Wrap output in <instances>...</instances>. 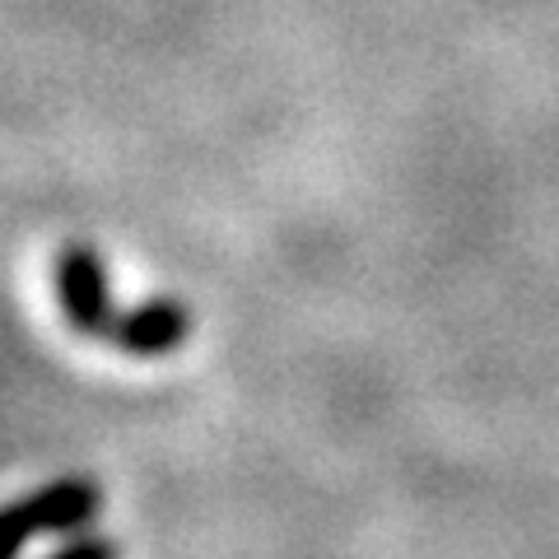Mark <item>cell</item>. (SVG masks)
Segmentation results:
<instances>
[{"label": "cell", "mask_w": 559, "mask_h": 559, "mask_svg": "<svg viewBox=\"0 0 559 559\" xmlns=\"http://www.w3.org/2000/svg\"><path fill=\"white\" fill-rule=\"evenodd\" d=\"M57 299L66 322L84 331V336H108L112 331L117 308H112L108 271H103V257L90 242H66L57 252Z\"/></svg>", "instance_id": "2"}, {"label": "cell", "mask_w": 559, "mask_h": 559, "mask_svg": "<svg viewBox=\"0 0 559 559\" xmlns=\"http://www.w3.org/2000/svg\"><path fill=\"white\" fill-rule=\"evenodd\" d=\"M191 336V312L178 299H150L131 312H117L112 331L103 341L127 349L135 359H164Z\"/></svg>", "instance_id": "3"}, {"label": "cell", "mask_w": 559, "mask_h": 559, "mask_svg": "<svg viewBox=\"0 0 559 559\" xmlns=\"http://www.w3.org/2000/svg\"><path fill=\"white\" fill-rule=\"evenodd\" d=\"M103 509V489L90 476L51 480L5 509V559H20L28 536H75Z\"/></svg>", "instance_id": "1"}, {"label": "cell", "mask_w": 559, "mask_h": 559, "mask_svg": "<svg viewBox=\"0 0 559 559\" xmlns=\"http://www.w3.org/2000/svg\"><path fill=\"white\" fill-rule=\"evenodd\" d=\"M43 559H121V546L108 536H70L61 550H51Z\"/></svg>", "instance_id": "4"}]
</instances>
